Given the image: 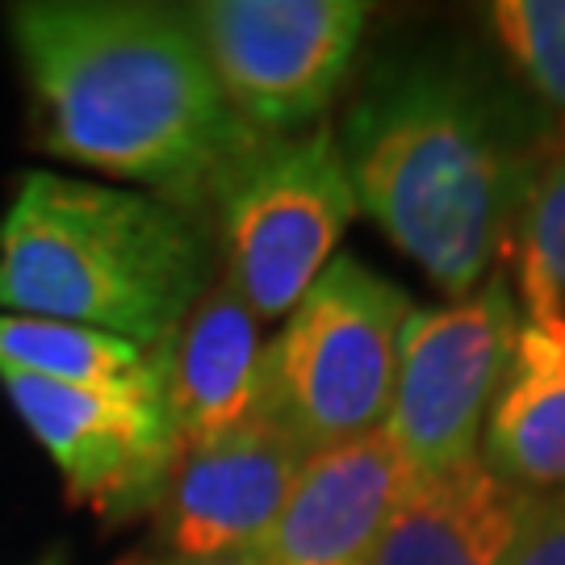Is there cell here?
<instances>
[{"instance_id":"277c9868","label":"cell","mask_w":565,"mask_h":565,"mask_svg":"<svg viewBox=\"0 0 565 565\" xmlns=\"http://www.w3.org/2000/svg\"><path fill=\"white\" fill-rule=\"evenodd\" d=\"M415 306L369 264L335 256L264 343V419L306 457L385 424L398 335Z\"/></svg>"},{"instance_id":"8fae6325","label":"cell","mask_w":565,"mask_h":565,"mask_svg":"<svg viewBox=\"0 0 565 565\" xmlns=\"http://www.w3.org/2000/svg\"><path fill=\"white\" fill-rule=\"evenodd\" d=\"M168 398L184 448L210 445L264 419L260 319L226 277L205 289L172 340Z\"/></svg>"},{"instance_id":"9c48e42d","label":"cell","mask_w":565,"mask_h":565,"mask_svg":"<svg viewBox=\"0 0 565 565\" xmlns=\"http://www.w3.org/2000/svg\"><path fill=\"white\" fill-rule=\"evenodd\" d=\"M302 465L306 452L273 419L184 448L160 503L168 557L205 562L260 548L281 520Z\"/></svg>"},{"instance_id":"5b68a950","label":"cell","mask_w":565,"mask_h":565,"mask_svg":"<svg viewBox=\"0 0 565 565\" xmlns=\"http://www.w3.org/2000/svg\"><path fill=\"white\" fill-rule=\"evenodd\" d=\"M226 285L252 315L289 319L356 214L335 126L260 139L214 198Z\"/></svg>"},{"instance_id":"e0dca14e","label":"cell","mask_w":565,"mask_h":565,"mask_svg":"<svg viewBox=\"0 0 565 565\" xmlns=\"http://www.w3.org/2000/svg\"><path fill=\"white\" fill-rule=\"evenodd\" d=\"M507 565H565V490L536 499L524 532L507 553Z\"/></svg>"},{"instance_id":"2e32d148","label":"cell","mask_w":565,"mask_h":565,"mask_svg":"<svg viewBox=\"0 0 565 565\" xmlns=\"http://www.w3.org/2000/svg\"><path fill=\"white\" fill-rule=\"evenodd\" d=\"M490 25L553 118V156H565V0H499L490 4Z\"/></svg>"},{"instance_id":"30bf717a","label":"cell","mask_w":565,"mask_h":565,"mask_svg":"<svg viewBox=\"0 0 565 565\" xmlns=\"http://www.w3.org/2000/svg\"><path fill=\"white\" fill-rule=\"evenodd\" d=\"M403 486L406 473L382 427L315 452L256 553L268 565H373Z\"/></svg>"},{"instance_id":"ac0fdd59","label":"cell","mask_w":565,"mask_h":565,"mask_svg":"<svg viewBox=\"0 0 565 565\" xmlns=\"http://www.w3.org/2000/svg\"><path fill=\"white\" fill-rule=\"evenodd\" d=\"M126 565H268L252 548V553H226V557H205V562H177V557H160V562H126Z\"/></svg>"},{"instance_id":"52a82bcc","label":"cell","mask_w":565,"mask_h":565,"mask_svg":"<svg viewBox=\"0 0 565 565\" xmlns=\"http://www.w3.org/2000/svg\"><path fill=\"white\" fill-rule=\"evenodd\" d=\"M168 377L172 343L135 382L60 385L0 369V390L55 461L67 494L93 507L102 520L121 524L160 511L163 490L184 452Z\"/></svg>"},{"instance_id":"7a4b0ae2","label":"cell","mask_w":565,"mask_h":565,"mask_svg":"<svg viewBox=\"0 0 565 565\" xmlns=\"http://www.w3.org/2000/svg\"><path fill=\"white\" fill-rule=\"evenodd\" d=\"M39 142L202 214L256 135L235 118L184 9L25 0L9 9Z\"/></svg>"},{"instance_id":"3957f363","label":"cell","mask_w":565,"mask_h":565,"mask_svg":"<svg viewBox=\"0 0 565 565\" xmlns=\"http://www.w3.org/2000/svg\"><path fill=\"white\" fill-rule=\"evenodd\" d=\"M214 281L202 214L151 193L25 172L0 218L4 315L163 348Z\"/></svg>"},{"instance_id":"8992f818","label":"cell","mask_w":565,"mask_h":565,"mask_svg":"<svg viewBox=\"0 0 565 565\" xmlns=\"http://www.w3.org/2000/svg\"><path fill=\"white\" fill-rule=\"evenodd\" d=\"M520 327L524 315L503 277H486L469 298L406 315L382 424L406 482L482 461L486 419L503 390Z\"/></svg>"},{"instance_id":"5bb4252c","label":"cell","mask_w":565,"mask_h":565,"mask_svg":"<svg viewBox=\"0 0 565 565\" xmlns=\"http://www.w3.org/2000/svg\"><path fill=\"white\" fill-rule=\"evenodd\" d=\"M168 348V343H163ZM163 348H142L109 331L0 315V369L60 385H121L142 377Z\"/></svg>"},{"instance_id":"6da1fadb","label":"cell","mask_w":565,"mask_h":565,"mask_svg":"<svg viewBox=\"0 0 565 565\" xmlns=\"http://www.w3.org/2000/svg\"><path fill=\"white\" fill-rule=\"evenodd\" d=\"M335 139L356 210L452 298L490 277L553 156L532 109L457 46L377 60Z\"/></svg>"},{"instance_id":"d6986e66","label":"cell","mask_w":565,"mask_h":565,"mask_svg":"<svg viewBox=\"0 0 565 565\" xmlns=\"http://www.w3.org/2000/svg\"><path fill=\"white\" fill-rule=\"evenodd\" d=\"M34 565H67V557H63V548H51V553H42Z\"/></svg>"},{"instance_id":"4fadbf2b","label":"cell","mask_w":565,"mask_h":565,"mask_svg":"<svg viewBox=\"0 0 565 565\" xmlns=\"http://www.w3.org/2000/svg\"><path fill=\"white\" fill-rule=\"evenodd\" d=\"M482 461L507 482L548 494L565 490V331L520 327L515 356L486 419Z\"/></svg>"},{"instance_id":"9a60e30c","label":"cell","mask_w":565,"mask_h":565,"mask_svg":"<svg viewBox=\"0 0 565 565\" xmlns=\"http://www.w3.org/2000/svg\"><path fill=\"white\" fill-rule=\"evenodd\" d=\"M511 243L524 319L565 331V156H548L536 172Z\"/></svg>"},{"instance_id":"7c38bea8","label":"cell","mask_w":565,"mask_h":565,"mask_svg":"<svg viewBox=\"0 0 565 565\" xmlns=\"http://www.w3.org/2000/svg\"><path fill=\"white\" fill-rule=\"evenodd\" d=\"M536 499L486 461L406 482L373 565H507Z\"/></svg>"},{"instance_id":"ba28073f","label":"cell","mask_w":565,"mask_h":565,"mask_svg":"<svg viewBox=\"0 0 565 565\" xmlns=\"http://www.w3.org/2000/svg\"><path fill=\"white\" fill-rule=\"evenodd\" d=\"M184 21L202 42L235 118L256 139L315 130L364 39L356 0H202Z\"/></svg>"}]
</instances>
